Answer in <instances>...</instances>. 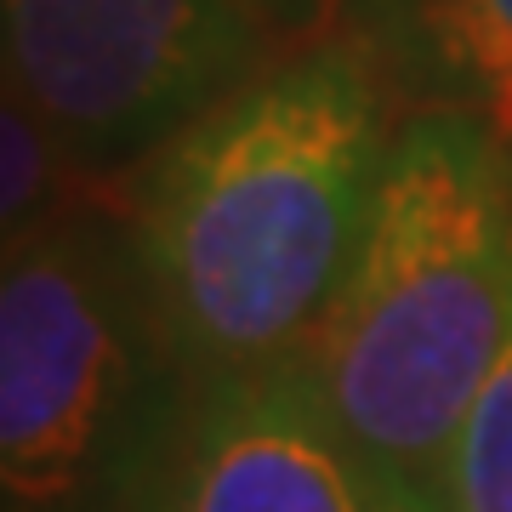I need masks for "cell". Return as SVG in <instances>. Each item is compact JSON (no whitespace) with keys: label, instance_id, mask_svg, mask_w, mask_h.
I'll return each mask as SVG.
<instances>
[{"label":"cell","instance_id":"obj_1","mask_svg":"<svg viewBox=\"0 0 512 512\" xmlns=\"http://www.w3.org/2000/svg\"><path fill=\"white\" fill-rule=\"evenodd\" d=\"M404 114L365 23H319L126 171L131 256L194 393L302 359Z\"/></svg>","mask_w":512,"mask_h":512},{"label":"cell","instance_id":"obj_2","mask_svg":"<svg viewBox=\"0 0 512 512\" xmlns=\"http://www.w3.org/2000/svg\"><path fill=\"white\" fill-rule=\"evenodd\" d=\"M512 342V143L410 109L365 245L296 365L382 490L444 507L461 421Z\"/></svg>","mask_w":512,"mask_h":512},{"label":"cell","instance_id":"obj_3","mask_svg":"<svg viewBox=\"0 0 512 512\" xmlns=\"http://www.w3.org/2000/svg\"><path fill=\"white\" fill-rule=\"evenodd\" d=\"M194 387L126 239V205L80 211L0 262V512H131Z\"/></svg>","mask_w":512,"mask_h":512},{"label":"cell","instance_id":"obj_4","mask_svg":"<svg viewBox=\"0 0 512 512\" xmlns=\"http://www.w3.org/2000/svg\"><path fill=\"white\" fill-rule=\"evenodd\" d=\"M256 0H0L6 92L126 177L285 46Z\"/></svg>","mask_w":512,"mask_h":512},{"label":"cell","instance_id":"obj_5","mask_svg":"<svg viewBox=\"0 0 512 512\" xmlns=\"http://www.w3.org/2000/svg\"><path fill=\"white\" fill-rule=\"evenodd\" d=\"M131 512H387L308 370L274 365L194 393Z\"/></svg>","mask_w":512,"mask_h":512},{"label":"cell","instance_id":"obj_6","mask_svg":"<svg viewBox=\"0 0 512 512\" xmlns=\"http://www.w3.org/2000/svg\"><path fill=\"white\" fill-rule=\"evenodd\" d=\"M365 29L410 109H461L512 143V0H387Z\"/></svg>","mask_w":512,"mask_h":512},{"label":"cell","instance_id":"obj_7","mask_svg":"<svg viewBox=\"0 0 512 512\" xmlns=\"http://www.w3.org/2000/svg\"><path fill=\"white\" fill-rule=\"evenodd\" d=\"M444 512H512V342L461 421Z\"/></svg>","mask_w":512,"mask_h":512},{"label":"cell","instance_id":"obj_8","mask_svg":"<svg viewBox=\"0 0 512 512\" xmlns=\"http://www.w3.org/2000/svg\"><path fill=\"white\" fill-rule=\"evenodd\" d=\"M256 6H262L285 35H308V29L330 23V6H336V0H256Z\"/></svg>","mask_w":512,"mask_h":512},{"label":"cell","instance_id":"obj_9","mask_svg":"<svg viewBox=\"0 0 512 512\" xmlns=\"http://www.w3.org/2000/svg\"><path fill=\"white\" fill-rule=\"evenodd\" d=\"M387 512H444L439 501H427V495H410V490H387Z\"/></svg>","mask_w":512,"mask_h":512},{"label":"cell","instance_id":"obj_10","mask_svg":"<svg viewBox=\"0 0 512 512\" xmlns=\"http://www.w3.org/2000/svg\"><path fill=\"white\" fill-rule=\"evenodd\" d=\"M370 6H387V0H370Z\"/></svg>","mask_w":512,"mask_h":512}]
</instances>
